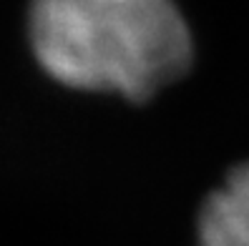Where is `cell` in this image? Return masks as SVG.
<instances>
[{
    "instance_id": "1",
    "label": "cell",
    "mask_w": 249,
    "mask_h": 246,
    "mask_svg": "<svg viewBox=\"0 0 249 246\" xmlns=\"http://www.w3.org/2000/svg\"><path fill=\"white\" fill-rule=\"evenodd\" d=\"M28 38L55 83L128 103L171 88L194 61L177 0H31Z\"/></svg>"
},
{
    "instance_id": "2",
    "label": "cell",
    "mask_w": 249,
    "mask_h": 246,
    "mask_svg": "<svg viewBox=\"0 0 249 246\" xmlns=\"http://www.w3.org/2000/svg\"><path fill=\"white\" fill-rule=\"evenodd\" d=\"M196 246H249V164L231 168L201 204Z\"/></svg>"
}]
</instances>
